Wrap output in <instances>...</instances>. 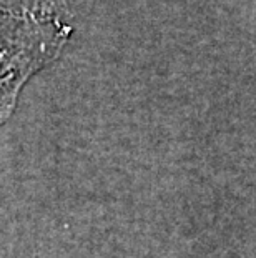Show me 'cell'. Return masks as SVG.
<instances>
[{
	"mask_svg": "<svg viewBox=\"0 0 256 258\" xmlns=\"http://www.w3.org/2000/svg\"><path fill=\"white\" fill-rule=\"evenodd\" d=\"M39 58L40 52L32 40L0 32V118L10 112L15 90Z\"/></svg>",
	"mask_w": 256,
	"mask_h": 258,
	"instance_id": "cell-1",
	"label": "cell"
}]
</instances>
